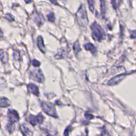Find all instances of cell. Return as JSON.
Segmentation results:
<instances>
[{
  "mask_svg": "<svg viewBox=\"0 0 136 136\" xmlns=\"http://www.w3.org/2000/svg\"><path fill=\"white\" fill-rule=\"evenodd\" d=\"M78 23L81 26L86 25L88 23V18L84 5H82L76 14Z\"/></svg>",
  "mask_w": 136,
  "mask_h": 136,
  "instance_id": "obj_1",
  "label": "cell"
},
{
  "mask_svg": "<svg viewBox=\"0 0 136 136\" xmlns=\"http://www.w3.org/2000/svg\"><path fill=\"white\" fill-rule=\"evenodd\" d=\"M91 29H92L93 38L95 40H100L103 36V32L101 27L96 22H95L91 26Z\"/></svg>",
  "mask_w": 136,
  "mask_h": 136,
  "instance_id": "obj_2",
  "label": "cell"
},
{
  "mask_svg": "<svg viewBox=\"0 0 136 136\" xmlns=\"http://www.w3.org/2000/svg\"><path fill=\"white\" fill-rule=\"evenodd\" d=\"M42 108L46 114L53 117H58L55 106L51 103L43 102L42 103Z\"/></svg>",
  "mask_w": 136,
  "mask_h": 136,
  "instance_id": "obj_3",
  "label": "cell"
},
{
  "mask_svg": "<svg viewBox=\"0 0 136 136\" xmlns=\"http://www.w3.org/2000/svg\"><path fill=\"white\" fill-rule=\"evenodd\" d=\"M30 78L36 82H44V77L40 70H35L30 72Z\"/></svg>",
  "mask_w": 136,
  "mask_h": 136,
  "instance_id": "obj_4",
  "label": "cell"
},
{
  "mask_svg": "<svg viewBox=\"0 0 136 136\" xmlns=\"http://www.w3.org/2000/svg\"><path fill=\"white\" fill-rule=\"evenodd\" d=\"M44 117L43 116V115L40 113L39 115L37 116H33V115H30L29 117V122L31 124L34 126H35L37 124H41L44 121Z\"/></svg>",
  "mask_w": 136,
  "mask_h": 136,
  "instance_id": "obj_5",
  "label": "cell"
},
{
  "mask_svg": "<svg viewBox=\"0 0 136 136\" xmlns=\"http://www.w3.org/2000/svg\"><path fill=\"white\" fill-rule=\"evenodd\" d=\"M8 118L9 120L10 123L14 124L16 122L19 120V115L18 114V113L15 110H11L9 109L8 111Z\"/></svg>",
  "mask_w": 136,
  "mask_h": 136,
  "instance_id": "obj_6",
  "label": "cell"
},
{
  "mask_svg": "<svg viewBox=\"0 0 136 136\" xmlns=\"http://www.w3.org/2000/svg\"><path fill=\"white\" fill-rule=\"evenodd\" d=\"M127 74H120L119 76H117L114 77V78H112L108 82V84L109 85H115L117 84L119 82H120L122 80H123Z\"/></svg>",
  "mask_w": 136,
  "mask_h": 136,
  "instance_id": "obj_7",
  "label": "cell"
},
{
  "mask_svg": "<svg viewBox=\"0 0 136 136\" xmlns=\"http://www.w3.org/2000/svg\"><path fill=\"white\" fill-rule=\"evenodd\" d=\"M28 87L30 93H32L33 94H35L36 96H38V95H39V91H38V87L35 85L30 84L28 85Z\"/></svg>",
  "mask_w": 136,
  "mask_h": 136,
  "instance_id": "obj_8",
  "label": "cell"
},
{
  "mask_svg": "<svg viewBox=\"0 0 136 136\" xmlns=\"http://www.w3.org/2000/svg\"><path fill=\"white\" fill-rule=\"evenodd\" d=\"M20 129H21L22 133L23 135L28 136L32 135V132L30 131V130L25 124H22L21 127H20Z\"/></svg>",
  "mask_w": 136,
  "mask_h": 136,
  "instance_id": "obj_9",
  "label": "cell"
},
{
  "mask_svg": "<svg viewBox=\"0 0 136 136\" xmlns=\"http://www.w3.org/2000/svg\"><path fill=\"white\" fill-rule=\"evenodd\" d=\"M37 44H38V47H39L40 50L43 53L45 52V48L43 39V38L41 36H39V37H38Z\"/></svg>",
  "mask_w": 136,
  "mask_h": 136,
  "instance_id": "obj_10",
  "label": "cell"
},
{
  "mask_svg": "<svg viewBox=\"0 0 136 136\" xmlns=\"http://www.w3.org/2000/svg\"><path fill=\"white\" fill-rule=\"evenodd\" d=\"M85 48L87 51H89L93 54H95L96 52V48L93 44L88 43L85 45Z\"/></svg>",
  "mask_w": 136,
  "mask_h": 136,
  "instance_id": "obj_11",
  "label": "cell"
},
{
  "mask_svg": "<svg viewBox=\"0 0 136 136\" xmlns=\"http://www.w3.org/2000/svg\"><path fill=\"white\" fill-rule=\"evenodd\" d=\"M10 105L9 99L6 98L0 97V107H8Z\"/></svg>",
  "mask_w": 136,
  "mask_h": 136,
  "instance_id": "obj_12",
  "label": "cell"
},
{
  "mask_svg": "<svg viewBox=\"0 0 136 136\" xmlns=\"http://www.w3.org/2000/svg\"><path fill=\"white\" fill-rule=\"evenodd\" d=\"M101 1V15L103 17L105 16L106 11V5H105V0H100Z\"/></svg>",
  "mask_w": 136,
  "mask_h": 136,
  "instance_id": "obj_13",
  "label": "cell"
},
{
  "mask_svg": "<svg viewBox=\"0 0 136 136\" xmlns=\"http://www.w3.org/2000/svg\"><path fill=\"white\" fill-rule=\"evenodd\" d=\"M0 59L3 62H7L8 59V55L7 53L1 50H0Z\"/></svg>",
  "mask_w": 136,
  "mask_h": 136,
  "instance_id": "obj_14",
  "label": "cell"
},
{
  "mask_svg": "<svg viewBox=\"0 0 136 136\" xmlns=\"http://www.w3.org/2000/svg\"><path fill=\"white\" fill-rule=\"evenodd\" d=\"M35 21L36 22V23H37V25L40 26L43 23L44 19L41 16L38 15V14H37V15L35 16Z\"/></svg>",
  "mask_w": 136,
  "mask_h": 136,
  "instance_id": "obj_15",
  "label": "cell"
},
{
  "mask_svg": "<svg viewBox=\"0 0 136 136\" xmlns=\"http://www.w3.org/2000/svg\"><path fill=\"white\" fill-rule=\"evenodd\" d=\"M74 49L75 52V53L77 54L80 51L81 48L80 47V45L78 42H76L75 43L74 45Z\"/></svg>",
  "mask_w": 136,
  "mask_h": 136,
  "instance_id": "obj_16",
  "label": "cell"
},
{
  "mask_svg": "<svg viewBox=\"0 0 136 136\" xmlns=\"http://www.w3.org/2000/svg\"><path fill=\"white\" fill-rule=\"evenodd\" d=\"M87 1H88L89 9H90V10L92 12H94L95 10L94 1H93V0H87Z\"/></svg>",
  "mask_w": 136,
  "mask_h": 136,
  "instance_id": "obj_17",
  "label": "cell"
},
{
  "mask_svg": "<svg viewBox=\"0 0 136 136\" xmlns=\"http://www.w3.org/2000/svg\"><path fill=\"white\" fill-rule=\"evenodd\" d=\"M47 17L48 20H49V21H52V22L54 21V20H55V16H54V14L53 13L51 12V13H49L47 16Z\"/></svg>",
  "mask_w": 136,
  "mask_h": 136,
  "instance_id": "obj_18",
  "label": "cell"
},
{
  "mask_svg": "<svg viewBox=\"0 0 136 136\" xmlns=\"http://www.w3.org/2000/svg\"><path fill=\"white\" fill-rule=\"evenodd\" d=\"M32 64L35 67H38L40 66V62L36 60H34L32 62Z\"/></svg>",
  "mask_w": 136,
  "mask_h": 136,
  "instance_id": "obj_19",
  "label": "cell"
},
{
  "mask_svg": "<svg viewBox=\"0 0 136 136\" xmlns=\"http://www.w3.org/2000/svg\"><path fill=\"white\" fill-rule=\"evenodd\" d=\"M117 0H111V4L112 5L113 8H114L115 10L117 9V3H116Z\"/></svg>",
  "mask_w": 136,
  "mask_h": 136,
  "instance_id": "obj_20",
  "label": "cell"
},
{
  "mask_svg": "<svg viewBox=\"0 0 136 136\" xmlns=\"http://www.w3.org/2000/svg\"><path fill=\"white\" fill-rule=\"evenodd\" d=\"M85 117H86L87 119L88 120H91L92 119L93 117H94V116L92 114H88V113H85Z\"/></svg>",
  "mask_w": 136,
  "mask_h": 136,
  "instance_id": "obj_21",
  "label": "cell"
},
{
  "mask_svg": "<svg viewBox=\"0 0 136 136\" xmlns=\"http://www.w3.org/2000/svg\"><path fill=\"white\" fill-rule=\"evenodd\" d=\"M13 57L14 58H15L16 60H18L20 58V56H19V52H17V51H15L14 52V54H13Z\"/></svg>",
  "mask_w": 136,
  "mask_h": 136,
  "instance_id": "obj_22",
  "label": "cell"
},
{
  "mask_svg": "<svg viewBox=\"0 0 136 136\" xmlns=\"http://www.w3.org/2000/svg\"><path fill=\"white\" fill-rule=\"evenodd\" d=\"M136 37V31H133L132 32L131 34V38H135Z\"/></svg>",
  "mask_w": 136,
  "mask_h": 136,
  "instance_id": "obj_23",
  "label": "cell"
},
{
  "mask_svg": "<svg viewBox=\"0 0 136 136\" xmlns=\"http://www.w3.org/2000/svg\"><path fill=\"white\" fill-rule=\"evenodd\" d=\"M49 1L52 4H55V5H57L58 4L57 1H56V0H49Z\"/></svg>",
  "mask_w": 136,
  "mask_h": 136,
  "instance_id": "obj_24",
  "label": "cell"
},
{
  "mask_svg": "<svg viewBox=\"0 0 136 136\" xmlns=\"http://www.w3.org/2000/svg\"><path fill=\"white\" fill-rule=\"evenodd\" d=\"M25 2L26 3H31V1H32V0H25Z\"/></svg>",
  "mask_w": 136,
  "mask_h": 136,
  "instance_id": "obj_25",
  "label": "cell"
}]
</instances>
